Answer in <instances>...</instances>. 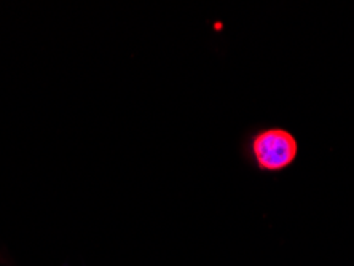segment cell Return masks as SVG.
Here are the masks:
<instances>
[{
	"instance_id": "obj_1",
	"label": "cell",
	"mask_w": 354,
	"mask_h": 266,
	"mask_svg": "<svg viewBox=\"0 0 354 266\" xmlns=\"http://www.w3.org/2000/svg\"><path fill=\"white\" fill-rule=\"evenodd\" d=\"M259 166L267 171L288 168L297 155V142L284 129H268L260 133L252 144Z\"/></svg>"
}]
</instances>
